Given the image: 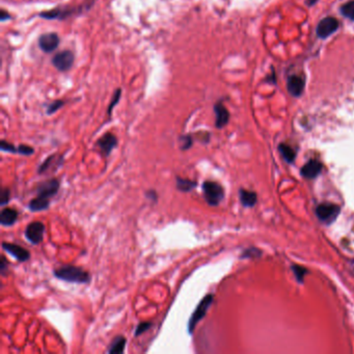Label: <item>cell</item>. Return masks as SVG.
Returning a JSON list of instances; mask_svg holds the SVG:
<instances>
[{"label": "cell", "instance_id": "6da1fadb", "mask_svg": "<svg viewBox=\"0 0 354 354\" xmlns=\"http://www.w3.org/2000/svg\"><path fill=\"white\" fill-rule=\"evenodd\" d=\"M61 181L59 179H49L36 186V197L28 203V209L32 212L46 211L50 207V199L59 193Z\"/></svg>", "mask_w": 354, "mask_h": 354}, {"label": "cell", "instance_id": "7a4b0ae2", "mask_svg": "<svg viewBox=\"0 0 354 354\" xmlns=\"http://www.w3.org/2000/svg\"><path fill=\"white\" fill-rule=\"evenodd\" d=\"M53 275L57 280L73 284H89L91 274L83 268L74 265H64L53 271Z\"/></svg>", "mask_w": 354, "mask_h": 354}, {"label": "cell", "instance_id": "3957f363", "mask_svg": "<svg viewBox=\"0 0 354 354\" xmlns=\"http://www.w3.org/2000/svg\"><path fill=\"white\" fill-rule=\"evenodd\" d=\"M213 301H214V295L213 294H207L205 297L198 302L196 309L194 310L193 315L190 316V318L188 320L187 329H188L189 334L193 333L194 328L197 325V323L207 315V312L210 309V307H211V304L213 303Z\"/></svg>", "mask_w": 354, "mask_h": 354}, {"label": "cell", "instance_id": "277c9868", "mask_svg": "<svg viewBox=\"0 0 354 354\" xmlns=\"http://www.w3.org/2000/svg\"><path fill=\"white\" fill-rule=\"evenodd\" d=\"M202 189L206 202L210 206H217L224 199L225 190L217 182L205 181L202 185Z\"/></svg>", "mask_w": 354, "mask_h": 354}, {"label": "cell", "instance_id": "5b68a950", "mask_svg": "<svg viewBox=\"0 0 354 354\" xmlns=\"http://www.w3.org/2000/svg\"><path fill=\"white\" fill-rule=\"evenodd\" d=\"M84 8V4L79 6H59L50 9V11L41 13L40 17L47 19V20H64V19H66L68 17L83 12Z\"/></svg>", "mask_w": 354, "mask_h": 354}, {"label": "cell", "instance_id": "8992f818", "mask_svg": "<svg viewBox=\"0 0 354 354\" xmlns=\"http://www.w3.org/2000/svg\"><path fill=\"white\" fill-rule=\"evenodd\" d=\"M45 225L42 222H32L28 224L25 228V238L33 245L40 244L45 235Z\"/></svg>", "mask_w": 354, "mask_h": 354}, {"label": "cell", "instance_id": "52a82bcc", "mask_svg": "<svg viewBox=\"0 0 354 354\" xmlns=\"http://www.w3.org/2000/svg\"><path fill=\"white\" fill-rule=\"evenodd\" d=\"M74 53L70 50H63L59 53H56L52 59V64L55 68L61 71L65 72L72 68L74 64Z\"/></svg>", "mask_w": 354, "mask_h": 354}, {"label": "cell", "instance_id": "ba28073f", "mask_svg": "<svg viewBox=\"0 0 354 354\" xmlns=\"http://www.w3.org/2000/svg\"><path fill=\"white\" fill-rule=\"evenodd\" d=\"M340 213L339 206L334 204H321L316 209V214L321 222L332 223Z\"/></svg>", "mask_w": 354, "mask_h": 354}, {"label": "cell", "instance_id": "9c48e42d", "mask_svg": "<svg viewBox=\"0 0 354 354\" xmlns=\"http://www.w3.org/2000/svg\"><path fill=\"white\" fill-rule=\"evenodd\" d=\"M117 146L118 138L110 132L105 133L97 141V147L99 148L101 154L105 157H108L111 154V152L117 148Z\"/></svg>", "mask_w": 354, "mask_h": 354}, {"label": "cell", "instance_id": "30bf717a", "mask_svg": "<svg viewBox=\"0 0 354 354\" xmlns=\"http://www.w3.org/2000/svg\"><path fill=\"white\" fill-rule=\"evenodd\" d=\"M340 22L333 17H326L317 26V34L321 39H326L339 28Z\"/></svg>", "mask_w": 354, "mask_h": 354}, {"label": "cell", "instance_id": "8fae6325", "mask_svg": "<svg viewBox=\"0 0 354 354\" xmlns=\"http://www.w3.org/2000/svg\"><path fill=\"white\" fill-rule=\"evenodd\" d=\"M64 157L61 154H53L48 156L40 164V166L37 167V174L42 175L48 173L49 170L55 171L64 164Z\"/></svg>", "mask_w": 354, "mask_h": 354}, {"label": "cell", "instance_id": "7c38bea8", "mask_svg": "<svg viewBox=\"0 0 354 354\" xmlns=\"http://www.w3.org/2000/svg\"><path fill=\"white\" fill-rule=\"evenodd\" d=\"M2 248L4 252H6L7 254L14 257L15 259L20 263L27 262L31 259V253L28 252V250H26V248L18 245V244L2 242Z\"/></svg>", "mask_w": 354, "mask_h": 354}, {"label": "cell", "instance_id": "4fadbf2b", "mask_svg": "<svg viewBox=\"0 0 354 354\" xmlns=\"http://www.w3.org/2000/svg\"><path fill=\"white\" fill-rule=\"evenodd\" d=\"M59 45H60V36L55 32L44 33L39 39V46L46 53H50L56 50Z\"/></svg>", "mask_w": 354, "mask_h": 354}, {"label": "cell", "instance_id": "5bb4252c", "mask_svg": "<svg viewBox=\"0 0 354 354\" xmlns=\"http://www.w3.org/2000/svg\"><path fill=\"white\" fill-rule=\"evenodd\" d=\"M214 111L216 116L215 126L218 129H222L227 124L229 120V113L222 102H218L214 105Z\"/></svg>", "mask_w": 354, "mask_h": 354}, {"label": "cell", "instance_id": "9a60e30c", "mask_svg": "<svg viewBox=\"0 0 354 354\" xmlns=\"http://www.w3.org/2000/svg\"><path fill=\"white\" fill-rule=\"evenodd\" d=\"M287 87H288V91L292 96H294V97H299L304 90V80L300 76L293 75L288 79Z\"/></svg>", "mask_w": 354, "mask_h": 354}, {"label": "cell", "instance_id": "2e32d148", "mask_svg": "<svg viewBox=\"0 0 354 354\" xmlns=\"http://www.w3.org/2000/svg\"><path fill=\"white\" fill-rule=\"evenodd\" d=\"M19 217V212L13 208H3L0 212V224L3 226H12L16 224Z\"/></svg>", "mask_w": 354, "mask_h": 354}, {"label": "cell", "instance_id": "e0dca14e", "mask_svg": "<svg viewBox=\"0 0 354 354\" xmlns=\"http://www.w3.org/2000/svg\"><path fill=\"white\" fill-rule=\"evenodd\" d=\"M322 170L321 162L317 160H311L302 167V176L307 179H314L317 177Z\"/></svg>", "mask_w": 354, "mask_h": 354}, {"label": "cell", "instance_id": "ac0fdd59", "mask_svg": "<svg viewBox=\"0 0 354 354\" xmlns=\"http://www.w3.org/2000/svg\"><path fill=\"white\" fill-rule=\"evenodd\" d=\"M127 344V339L123 336H118L112 340L110 345L107 349L109 354H122L125 351V347Z\"/></svg>", "mask_w": 354, "mask_h": 354}, {"label": "cell", "instance_id": "d6986e66", "mask_svg": "<svg viewBox=\"0 0 354 354\" xmlns=\"http://www.w3.org/2000/svg\"><path fill=\"white\" fill-rule=\"evenodd\" d=\"M196 186H197V182L195 181L184 179L181 177L176 178V187L179 191H181V193H190V191H193Z\"/></svg>", "mask_w": 354, "mask_h": 354}, {"label": "cell", "instance_id": "ffe728a7", "mask_svg": "<svg viewBox=\"0 0 354 354\" xmlns=\"http://www.w3.org/2000/svg\"><path fill=\"white\" fill-rule=\"evenodd\" d=\"M240 200L243 206L253 207L257 202V194L253 191H247L244 189L240 190Z\"/></svg>", "mask_w": 354, "mask_h": 354}, {"label": "cell", "instance_id": "44dd1931", "mask_svg": "<svg viewBox=\"0 0 354 354\" xmlns=\"http://www.w3.org/2000/svg\"><path fill=\"white\" fill-rule=\"evenodd\" d=\"M280 151L282 153V155L284 156V158L288 161V162H292L295 158V152L294 150L288 146V145H281L280 146Z\"/></svg>", "mask_w": 354, "mask_h": 354}, {"label": "cell", "instance_id": "7402d4cb", "mask_svg": "<svg viewBox=\"0 0 354 354\" xmlns=\"http://www.w3.org/2000/svg\"><path fill=\"white\" fill-rule=\"evenodd\" d=\"M341 12L344 16L354 21V0H351V1L344 4L341 7Z\"/></svg>", "mask_w": 354, "mask_h": 354}, {"label": "cell", "instance_id": "603a6c76", "mask_svg": "<svg viewBox=\"0 0 354 354\" xmlns=\"http://www.w3.org/2000/svg\"><path fill=\"white\" fill-rule=\"evenodd\" d=\"M179 141H180V149L183 150V151H186V150H189L191 147H193V137L191 136L190 134H187V135L180 136Z\"/></svg>", "mask_w": 354, "mask_h": 354}, {"label": "cell", "instance_id": "cb8c5ba5", "mask_svg": "<svg viewBox=\"0 0 354 354\" xmlns=\"http://www.w3.org/2000/svg\"><path fill=\"white\" fill-rule=\"evenodd\" d=\"M11 200V190L8 187H2L0 190V206H5Z\"/></svg>", "mask_w": 354, "mask_h": 354}, {"label": "cell", "instance_id": "d4e9b609", "mask_svg": "<svg viewBox=\"0 0 354 354\" xmlns=\"http://www.w3.org/2000/svg\"><path fill=\"white\" fill-rule=\"evenodd\" d=\"M153 326V323L151 322H140L135 328V332H134V336L138 337L140 334L147 332L151 327Z\"/></svg>", "mask_w": 354, "mask_h": 354}, {"label": "cell", "instance_id": "484cf974", "mask_svg": "<svg viewBox=\"0 0 354 354\" xmlns=\"http://www.w3.org/2000/svg\"><path fill=\"white\" fill-rule=\"evenodd\" d=\"M0 149L3 152L11 153V154H17L18 153V147H15L13 143L7 142L4 139H2L1 142H0Z\"/></svg>", "mask_w": 354, "mask_h": 354}, {"label": "cell", "instance_id": "4316f807", "mask_svg": "<svg viewBox=\"0 0 354 354\" xmlns=\"http://www.w3.org/2000/svg\"><path fill=\"white\" fill-rule=\"evenodd\" d=\"M64 105V102L62 100H57L52 102L50 105H48L47 107V114H53L54 112H56L59 109H61Z\"/></svg>", "mask_w": 354, "mask_h": 354}, {"label": "cell", "instance_id": "83f0119b", "mask_svg": "<svg viewBox=\"0 0 354 354\" xmlns=\"http://www.w3.org/2000/svg\"><path fill=\"white\" fill-rule=\"evenodd\" d=\"M34 153V149L27 145H19L18 146V154L23 156H31Z\"/></svg>", "mask_w": 354, "mask_h": 354}, {"label": "cell", "instance_id": "f1b7e54d", "mask_svg": "<svg viewBox=\"0 0 354 354\" xmlns=\"http://www.w3.org/2000/svg\"><path fill=\"white\" fill-rule=\"evenodd\" d=\"M121 92H122L121 90H117L116 92H114V94H113V97H112V99H111V102H110V104H109V107H108V109H107V112H108L109 116L111 114V111H112L113 107L116 106V105L119 103V101H120V99H121Z\"/></svg>", "mask_w": 354, "mask_h": 354}, {"label": "cell", "instance_id": "f546056e", "mask_svg": "<svg viewBox=\"0 0 354 354\" xmlns=\"http://www.w3.org/2000/svg\"><path fill=\"white\" fill-rule=\"evenodd\" d=\"M293 270H294V274L296 275V277H297L298 281H300V282L304 279V275L308 273L307 269H304L303 267H300V266H294Z\"/></svg>", "mask_w": 354, "mask_h": 354}, {"label": "cell", "instance_id": "4dcf8cb0", "mask_svg": "<svg viewBox=\"0 0 354 354\" xmlns=\"http://www.w3.org/2000/svg\"><path fill=\"white\" fill-rule=\"evenodd\" d=\"M8 271V263L6 261V257L4 255L1 256V261H0V273L2 276L6 275V272Z\"/></svg>", "mask_w": 354, "mask_h": 354}, {"label": "cell", "instance_id": "1f68e13d", "mask_svg": "<svg viewBox=\"0 0 354 354\" xmlns=\"http://www.w3.org/2000/svg\"><path fill=\"white\" fill-rule=\"evenodd\" d=\"M146 196H147V198H149L150 200H153V202H154V203H156L157 199H158V194H157V193H156V191H155L154 189L148 190L147 193H146Z\"/></svg>", "mask_w": 354, "mask_h": 354}, {"label": "cell", "instance_id": "d6a6232c", "mask_svg": "<svg viewBox=\"0 0 354 354\" xmlns=\"http://www.w3.org/2000/svg\"><path fill=\"white\" fill-rule=\"evenodd\" d=\"M9 14L7 12H5L4 9H1V13H0V19H1V21L4 22L5 20H7V19H9Z\"/></svg>", "mask_w": 354, "mask_h": 354}]
</instances>
